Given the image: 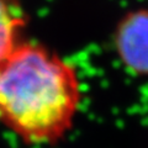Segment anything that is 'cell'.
Wrapping results in <instances>:
<instances>
[{
  "mask_svg": "<svg viewBox=\"0 0 148 148\" xmlns=\"http://www.w3.org/2000/svg\"><path fill=\"white\" fill-rule=\"evenodd\" d=\"M82 103L75 67L45 46L21 41L0 66V122L27 145H53Z\"/></svg>",
  "mask_w": 148,
  "mask_h": 148,
  "instance_id": "6da1fadb",
  "label": "cell"
},
{
  "mask_svg": "<svg viewBox=\"0 0 148 148\" xmlns=\"http://www.w3.org/2000/svg\"><path fill=\"white\" fill-rule=\"evenodd\" d=\"M114 47L130 73L148 77V8L127 11L114 31Z\"/></svg>",
  "mask_w": 148,
  "mask_h": 148,
  "instance_id": "7a4b0ae2",
  "label": "cell"
},
{
  "mask_svg": "<svg viewBox=\"0 0 148 148\" xmlns=\"http://www.w3.org/2000/svg\"><path fill=\"white\" fill-rule=\"evenodd\" d=\"M27 17L20 0H0V66L21 42Z\"/></svg>",
  "mask_w": 148,
  "mask_h": 148,
  "instance_id": "3957f363",
  "label": "cell"
}]
</instances>
